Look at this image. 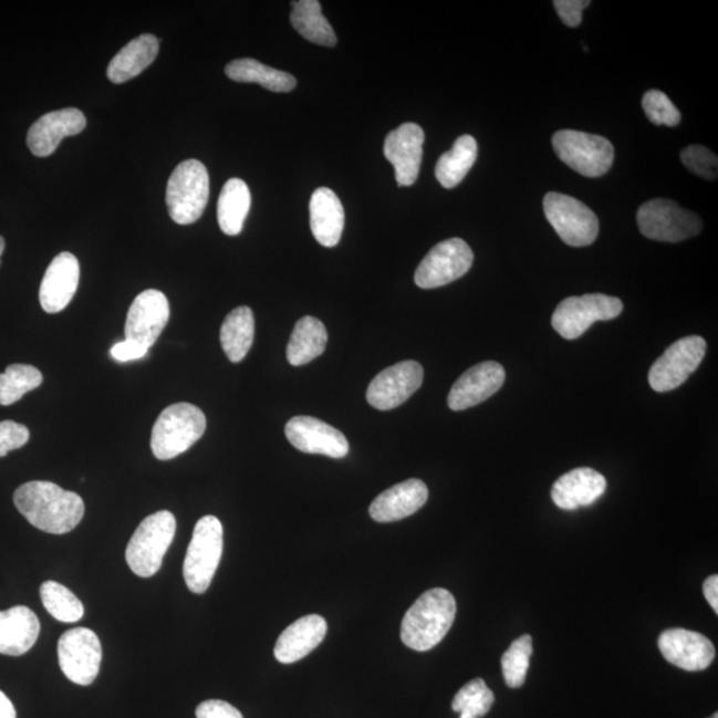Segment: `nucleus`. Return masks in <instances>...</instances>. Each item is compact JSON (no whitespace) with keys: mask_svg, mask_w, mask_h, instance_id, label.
<instances>
[{"mask_svg":"<svg viewBox=\"0 0 718 718\" xmlns=\"http://www.w3.org/2000/svg\"><path fill=\"white\" fill-rule=\"evenodd\" d=\"M14 503L32 526L54 535L71 532L84 517L82 497L44 480L18 487Z\"/></svg>","mask_w":718,"mask_h":718,"instance_id":"1","label":"nucleus"},{"mask_svg":"<svg viewBox=\"0 0 718 718\" xmlns=\"http://www.w3.org/2000/svg\"><path fill=\"white\" fill-rule=\"evenodd\" d=\"M456 615L457 602L450 591H427L406 612L400 625L402 642L414 651H430L444 641Z\"/></svg>","mask_w":718,"mask_h":718,"instance_id":"2","label":"nucleus"},{"mask_svg":"<svg viewBox=\"0 0 718 718\" xmlns=\"http://www.w3.org/2000/svg\"><path fill=\"white\" fill-rule=\"evenodd\" d=\"M206 428V415L192 404L180 402L164 408L150 438L154 456L159 460L181 456L204 436Z\"/></svg>","mask_w":718,"mask_h":718,"instance_id":"3","label":"nucleus"},{"mask_svg":"<svg viewBox=\"0 0 718 718\" xmlns=\"http://www.w3.org/2000/svg\"><path fill=\"white\" fill-rule=\"evenodd\" d=\"M175 533L176 518L173 512L164 510L144 519L125 551L131 571L141 577H150L159 572Z\"/></svg>","mask_w":718,"mask_h":718,"instance_id":"4","label":"nucleus"},{"mask_svg":"<svg viewBox=\"0 0 718 718\" xmlns=\"http://www.w3.org/2000/svg\"><path fill=\"white\" fill-rule=\"evenodd\" d=\"M223 549V530L219 519L204 517L196 523L190 540L183 573L187 587L194 594L201 595L212 583L219 569Z\"/></svg>","mask_w":718,"mask_h":718,"instance_id":"5","label":"nucleus"},{"mask_svg":"<svg viewBox=\"0 0 718 718\" xmlns=\"http://www.w3.org/2000/svg\"><path fill=\"white\" fill-rule=\"evenodd\" d=\"M170 219L189 226L200 219L209 200V175L199 160H186L170 175L167 187Z\"/></svg>","mask_w":718,"mask_h":718,"instance_id":"6","label":"nucleus"},{"mask_svg":"<svg viewBox=\"0 0 718 718\" xmlns=\"http://www.w3.org/2000/svg\"><path fill=\"white\" fill-rule=\"evenodd\" d=\"M552 147L566 166L591 179L607 174L615 159L614 146L607 138L585 132L558 131Z\"/></svg>","mask_w":718,"mask_h":718,"instance_id":"7","label":"nucleus"},{"mask_svg":"<svg viewBox=\"0 0 718 718\" xmlns=\"http://www.w3.org/2000/svg\"><path fill=\"white\" fill-rule=\"evenodd\" d=\"M624 309L622 300L607 294H584L560 302L551 324L565 340H576L597 321L615 320Z\"/></svg>","mask_w":718,"mask_h":718,"instance_id":"8","label":"nucleus"},{"mask_svg":"<svg viewBox=\"0 0 718 718\" xmlns=\"http://www.w3.org/2000/svg\"><path fill=\"white\" fill-rule=\"evenodd\" d=\"M637 226L649 240L680 242L700 233L703 221L675 201L655 199L638 208Z\"/></svg>","mask_w":718,"mask_h":718,"instance_id":"9","label":"nucleus"},{"mask_svg":"<svg viewBox=\"0 0 718 718\" xmlns=\"http://www.w3.org/2000/svg\"><path fill=\"white\" fill-rule=\"evenodd\" d=\"M543 208L547 220L566 246L589 247L597 239V216L575 197L547 194Z\"/></svg>","mask_w":718,"mask_h":718,"instance_id":"10","label":"nucleus"},{"mask_svg":"<svg viewBox=\"0 0 718 718\" xmlns=\"http://www.w3.org/2000/svg\"><path fill=\"white\" fill-rule=\"evenodd\" d=\"M707 353V342L700 335H689L670 345L652 365L648 381L657 393L681 386L697 371Z\"/></svg>","mask_w":718,"mask_h":718,"instance_id":"11","label":"nucleus"},{"mask_svg":"<svg viewBox=\"0 0 718 718\" xmlns=\"http://www.w3.org/2000/svg\"><path fill=\"white\" fill-rule=\"evenodd\" d=\"M59 664L65 677L77 685H91L101 670L103 649L94 631L74 628L58 643Z\"/></svg>","mask_w":718,"mask_h":718,"instance_id":"12","label":"nucleus"},{"mask_svg":"<svg viewBox=\"0 0 718 718\" xmlns=\"http://www.w3.org/2000/svg\"><path fill=\"white\" fill-rule=\"evenodd\" d=\"M474 253L466 241L450 239L439 242L419 263L415 283L422 289H436L464 277L472 267Z\"/></svg>","mask_w":718,"mask_h":718,"instance_id":"13","label":"nucleus"},{"mask_svg":"<svg viewBox=\"0 0 718 718\" xmlns=\"http://www.w3.org/2000/svg\"><path fill=\"white\" fill-rule=\"evenodd\" d=\"M424 367L415 361H404L385 368L368 385L366 399L377 410L386 412L405 404L424 384Z\"/></svg>","mask_w":718,"mask_h":718,"instance_id":"14","label":"nucleus"},{"mask_svg":"<svg viewBox=\"0 0 718 718\" xmlns=\"http://www.w3.org/2000/svg\"><path fill=\"white\" fill-rule=\"evenodd\" d=\"M169 313L166 294L155 289L138 294L125 321V340L149 348L166 329Z\"/></svg>","mask_w":718,"mask_h":718,"instance_id":"15","label":"nucleus"},{"mask_svg":"<svg viewBox=\"0 0 718 718\" xmlns=\"http://www.w3.org/2000/svg\"><path fill=\"white\" fill-rule=\"evenodd\" d=\"M285 434L289 443L302 452L340 459L351 450L344 434L318 418L294 417L288 422Z\"/></svg>","mask_w":718,"mask_h":718,"instance_id":"16","label":"nucleus"},{"mask_svg":"<svg viewBox=\"0 0 718 718\" xmlns=\"http://www.w3.org/2000/svg\"><path fill=\"white\" fill-rule=\"evenodd\" d=\"M425 132L415 123H405L386 136L384 154L395 169L399 187H410L418 179L424 157Z\"/></svg>","mask_w":718,"mask_h":718,"instance_id":"17","label":"nucleus"},{"mask_svg":"<svg viewBox=\"0 0 718 718\" xmlns=\"http://www.w3.org/2000/svg\"><path fill=\"white\" fill-rule=\"evenodd\" d=\"M658 648L665 660L688 672L707 669L716 656L715 645L707 636L683 628L663 632Z\"/></svg>","mask_w":718,"mask_h":718,"instance_id":"18","label":"nucleus"},{"mask_svg":"<svg viewBox=\"0 0 718 718\" xmlns=\"http://www.w3.org/2000/svg\"><path fill=\"white\" fill-rule=\"evenodd\" d=\"M506 381V372L498 362L486 361L472 366L460 375L451 387L447 404L452 412H462L482 404L500 391Z\"/></svg>","mask_w":718,"mask_h":718,"instance_id":"19","label":"nucleus"},{"mask_svg":"<svg viewBox=\"0 0 718 718\" xmlns=\"http://www.w3.org/2000/svg\"><path fill=\"white\" fill-rule=\"evenodd\" d=\"M87 125L83 112L77 108H64L43 115L31 125L28 146L38 157H49L55 153L63 138L76 136Z\"/></svg>","mask_w":718,"mask_h":718,"instance_id":"20","label":"nucleus"},{"mask_svg":"<svg viewBox=\"0 0 718 718\" xmlns=\"http://www.w3.org/2000/svg\"><path fill=\"white\" fill-rule=\"evenodd\" d=\"M81 280V266L70 252L58 254L43 277L39 300L43 311L56 314L70 305Z\"/></svg>","mask_w":718,"mask_h":718,"instance_id":"21","label":"nucleus"},{"mask_svg":"<svg viewBox=\"0 0 718 718\" xmlns=\"http://www.w3.org/2000/svg\"><path fill=\"white\" fill-rule=\"evenodd\" d=\"M607 490V480L590 467H581L560 477L552 486L551 498L559 509L573 511L594 504Z\"/></svg>","mask_w":718,"mask_h":718,"instance_id":"22","label":"nucleus"},{"mask_svg":"<svg viewBox=\"0 0 718 718\" xmlns=\"http://www.w3.org/2000/svg\"><path fill=\"white\" fill-rule=\"evenodd\" d=\"M427 499V486L419 479H408L375 498L368 513L378 523L397 522L420 510Z\"/></svg>","mask_w":718,"mask_h":718,"instance_id":"23","label":"nucleus"},{"mask_svg":"<svg viewBox=\"0 0 718 718\" xmlns=\"http://www.w3.org/2000/svg\"><path fill=\"white\" fill-rule=\"evenodd\" d=\"M327 623L320 615H308L289 625L275 643L274 656L282 664L300 662L324 641Z\"/></svg>","mask_w":718,"mask_h":718,"instance_id":"24","label":"nucleus"},{"mask_svg":"<svg viewBox=\"0 0 718 718\" xmlns=\"http://www.w3.org/2000/svg\"><path fill=\"white\" fill-rule=\"evenodd\" d=\"M41 634V622L34 611L17 605L0 611V654L22 656L34 647Z\"/></svg>","mask_w":718,"mask_h":718,"instance_id":"25","label":"nucleus"},{"mask_svg":"<svg viewBox=\"0 0 718 718\" xmlns=\"http://www.w3.org/2000/svg\"><path fill=\"white\" fill-rule=\"evenodd\" d=\"M311 228L322 247L333 248L341 240L345 227V210L339 196L329 188H319L312 196Z\"/></svg>","mask_w":718,"mask_h":718,"instance_id":"26","label":"nucleus"},{"mask_svg":"<svg viewBox=\"0 0 718 718\" xmlns=\"http://www.w3.org/2000/svg\"><path fill=\"white\" fill-rule=\"evenodd\" d=\"M159 54V39L146 34L134 39L112 59L107 76L112 83L123 84L142 74Z\"/></svg>","mask_w":718,"mask_h":718,"instance_id":"27","label":"nucleus"},{"mask_svg":"<svg viewBox=\"0 0 718 718\" xmlns=\"http://www.w3.org/2000/svg\"><path fill=\"white\" fill-rule=\"evenodd\" d=\"M327 345L326 327L318 319L306 315L293 329L287 348L289 364L302 366L320 357Z\"/></svg>","mask_w":718,"mask_h":718,"instance_id":"28","label":"nucleus"},{"mask_svg":"<svg viewBox=\"0 0 718 718\" xmlns=\"http://www.w3.org/2000/svg\"><path fill=\"white\" fill-rule=\"evenodd\" d=\"M250 204H252V196L246 181L230 179L226 183L217 204V220L223 233L228 236L241 233Z\"/></svg>","mask_w":718,"mask_h":718,"instance_id":"29","label":"nucleus"},{"mask_svg":"<svg viewBox=\"0 0 718 718\" xmlns=\"http://www.w3.org/2000/svg\"><path fill=\"white\" fill-rule=\"evenodd\" d=\"M254 340V315L248 306L236 308L222 322L220 341L230 362L239 364L250 351Z\"/></svg>","mask_w":718,"mask_h":718,"instance_id":"30","label":"nucleus"},{"mask_svg":"<svg viewBox=\"0 0 718 718\" xmlns=\"http://www.w3.org/2000/svg\"><path fill=\"white\" fill-rule=\"evenodd\" d=\"M226 74L230 81L237 83H257L272 92H291L298 85V81L288 72H282L254 59H237L226 67Z\"/></svg>","mask_w":718,"mask_h":718,"instance_id":"31","label":"nucleus"},{"mask_svg":"<svg viewBox=\"0 0 718 718\" xmlns=\"http://www.w3.org/2000/svg\"><path fill=\"white\" fill-rule=\"evenodd\" d=\"M478 157V144L476 138L464 135L454 143L449 153L439 157L436 167L437 180L440 186L451 189L459 186L466 175L470 173Z\"/></svg>","mask_w":718,"mask_h":718,"instance_id":"32","label":"nucleus"},{"mask_svg":"<svg viewBox=\"0 0 718 718\" xmlns=\"http://www.w3.org/2000/svg\"><path fill=\"white\" fill-rule=\"evenodd\" d=\"M291 22L295 31H299L306 41L324 48H334L337 44V37L322 14L321 3L318 0H300L293 3Z\"/></svg>","mask_w":718,"mask_h":718,"instance_id":"33","label":"nucleus"},{"mask_svg":"<svg viewBox=\"0 0 718 718\" xmlns=\"http://www.w3.org/2000/svg\"><path fill=\"white\" fill-rule=\"evenodd\" d=\"M43 375L31 365L15 364L0 374V405L10 406L21 400L24 394L42 385Z\"/></svg>","mask_w":718,"mask_h":718,"instance_id":"34","label":"nucleus"},{"mask_svg":"<svg viewBox=\"0 0 718 718\" xmlns=\"http://www.w3.org/2000/svg\"><path fill=\"white\" fill-rule=\"evenodd\" d=\"M44 608L62 623H76L84 615L81 601L69 589L56 582H44L41 587Z\"/></svg>","mask_w":718,"mask_h":718,"instance_id":"35","label":"nucleus"},{"mask_svg":"<svg viewBox=\"0 0 718 718\" xmlns=\"http://www.w3.org/2000/svg\"><path fill=\"white\" fill-rule=\"evenodd\" d=\"M496 697L482 678L466 684L452 700V710L459 718H482L489 714Z\"/></svg>","mask_w":718,"mask_h":718,"instance_id":"36","label":"nucleus"},{"mask_svg":"<svg viewBox=\"0 0 718 718\" xmlns=\"http://www.w3.org/2000/svg\"><path fill=\"white\" fill-rule=\"evenodd\" d=\"M532 652V638L530 635L520 636L506 651L502 657V670L504 681L510 688L517 689L524 684Z\"/></svg>","mask_w":718,"mask_h":718,"instance_id":"37","label":"nucleus"},{"mask_svg":"<svg viewBox=\"0 0 718 718\" xmlns=\"http://www.w3.org/2000/svg\"><path fill=\"white\" fill-rule=\"evenodd\" d=\"M643 108L645 115L655 125L676 127L681 122L680 111L676 108V105L662 91H648L643 97Z\"/></svg>","mask_w":718,"mask_h":718,"instance_id":"38","label":"nucleus"},{"mask_svg":"<svg viewBox=\"0 0 718 718\" xmlns=\"http://www.w3.org/2000/svg\"><path fill=\"white\" fill-rule=\"evenodd\" d=\"M684 166L690 173L704 177L707 180L717 179L718 159L708 148L703 146H689L680 155Z\"/></svg>","mask_w":718,"mask_h":718,"instance_id":"39","label":"nucleus"},{"mask_svg":"<svg viewBox=\"0 0 718 718\" xmlns=\"http://www.w3.org/2000/svg\"><path fill=\"white\" fill-rule=\"evenodd\" d=\"M30 439L29 428L14 420L0 422V458L21 449Z\"/></svg>","mask_w":718,"mask_h":718,"instance_id":"40","label":"nucleus"},{"mask_svg":"<svg viewBox=\"0 0 718 718\" xmlns=\"http://www.w3.org/2000/svg\"><path fill=\"white\" fill-rule=\"evenodd\" d=\"M590 4V0H555L553 8L564 24L569 28H577L583 21V11Z\"/></svg>","mask_w":718,"mask_h":718,"instance_id":"41","label":"nucleus"},{"mask_svg":"<svg viewBox=\"0 0 718 718\" xmlns=\"http://www.w3.org/2000/svg\"><path fill=\"white\" fill-rule=\"evenodd\" d=\"M197 718H243L241 711L222 700L204 701L196 709Z\"/></svg>","mask_w":718,"mask_h":718,"instance_id":"42","label":"nucleus"},{"mask_svg":"<svg viewBox=\"0 0 718 718\" xmlns=\"http://www.w3.org/2000/svg\"><path fill=\"white\" fill-rule=\"evenodd\" d=\"M149 348L137 344V342L124 340L112 346V358L118 362L136 361L146 357Z\"/></svg>","mask_w":718,"mask_h":718,"instance_id":"43","label":"nucleus"},{"mask_svg":"<svg viewBox=\"0 0 718 718\" xmlns=\"http://www.w3.org/2000/svg\"><path fill=\"white\" fill-rule=\"evenodd\" d=\"M704 595L710 607L718 614V576L711 575L704 583Z\"/></svg>","mask_w":718,"mask_h":718,"instance_id":"44","label":"nucleus"},{"mask_svg":"<svg viewBox=\"0 0 718 718\" xmlns=\"http://www.w3.org/2000/svg\"><path fill=\"white\" fill-rule=\"evenodd\" d=\"M0 718H17L14 704L0 690Z\"/></svg>","mask_w":718,"mask_h":718,"instance_id":"45","label":"nucleus"},{"mask_svg":"<svg viewBox=\"0 0 718 718\" xmlns=\"http://www.w3.org/2000/svg\"><path fill=\"white\" fill-rule=\"evenodd\" d=\"M6 241L2 236H0V263H2V254L4 252Z\"/></svg>","mask_w":718,"mask_h":718,"instance_id":"46","label":"nucleus"},{"mask_svg":"<svg viewBox=\"0 0 718 718\" xmlns=\"http://www.w3.org/2000/svg\"><path fill=\"white\" fill-rule=\"evenodd\" d=\"M709 718H718V715L715 714L714 716H711V717H709Z\"/></svg>","mask_w":718,"mask_h":718,"instance_id":"47","label":"nucleus"}]
</instances>
